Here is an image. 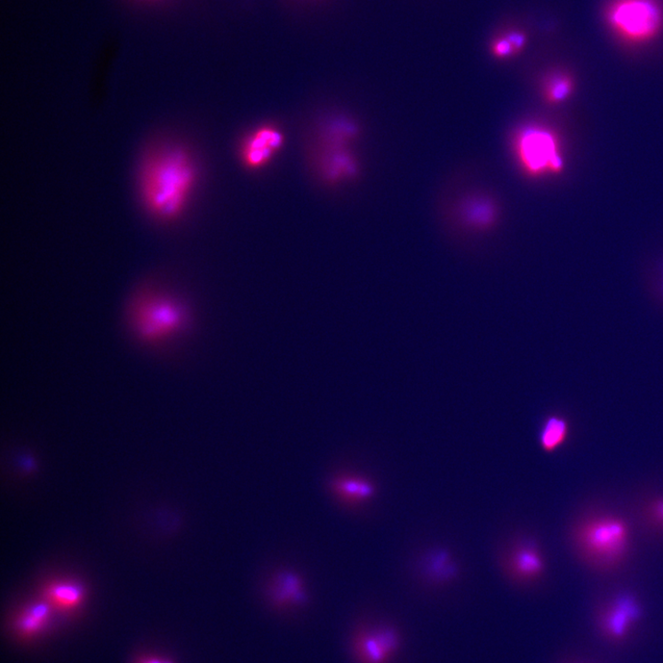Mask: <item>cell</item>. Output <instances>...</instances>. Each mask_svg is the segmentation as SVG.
Masks as SVG:
<instances>
[{"instance_id": "13", "label": "cell", "mask_w": 663, "mask_h": 663, "mask_svg": "<svg viewBox=\"0 0 663 663\" xmlns=\"http://www.w3.org/2000/svg\"><path fill=\"white\" fill-rule=\"evenodd\" d=\"M570 427L568 421L559 416H550L543 423L539 431V443L547 452H553L568 440Z\"/></svg>"}, {"instance_id": "6", "label": "cell", "mask_w": 663, "mask_h": 663, "mask_svg": "<svg viewBox=\"0 0 663 663\" xmlns=\"http://www.w3.org/2000/svg\"><path fill=\"white\" fill-rule=\"evenodd\" d=\"M265 597L268 605L277 611L298 609L309 601L308 585L303 577L289 569L278 570L268 579Z\"/></svg>"}, {"instance_id": "19", "label": "cell", "mask_w": 663, "mask_h": 663, "mask_svg": "<svg viewBox=\"0 0 663 663\" xmlns=\"http://www.w3.org/2000/svg\"><path fill=\"white\" fill-rule=\"evenodd\" d=\"M653 515L657 521L663 524V499H659L653 506Z\"/></svg>"}, {"instance_id": "18", "label": "cell", "mask_w": 663, "mask_h": 663, "mask_svg": "<svg viewBox=\"0 0 663 663\" xmlns=\"http://www.w3.org/2000/svg\"><path fill=\"white\" fill-rule=\"evenodd\" d=\"M491 53L497 59H507L517 55L513 44L505 35L494 39L491 44Z\"/></svg>"}, {"instance_id": "15", "label": "cell", "mask_w": 663, "mask_h": 663, "mask_svg": "<svg viewBox=\"0 0 663 663\" xmlns=\"http://www.w3.org/2000/svg\"><path fill=\"white\" fill-rule=\"evenodd\" d=\"M379 645L391 659L402 647V635L399 630L390 624H380L371 627Z\"/></svg>"}, {"instance_id": "20", "label": "cell", "mask_w": 663, "mask_h": 663, "mask_svg": "<svg viewBox=\"0 0 663 663\" xmlns=\"http://www.w3.org/2000/svg\"><path fill=\"white\" fill-rule=\"evenodd\" d=\"M297 2L305 5H319L328 2V0H297Z\"/></svg>"}, {"instance_id": "8", "label": "cell", "mask_w": 663, "mask_h": 663, "mask_svg": "<svg viewBox=\"0 0 663 663\" xmlns=\"http://www.w3.org/2000/svg\"><path fill=\"white\" fill-rule=\"evenodd\" d=\"M327 490L340 505L355 508L371 500L376 494L375 483L370 478L353 473H339L327 481Z\"/></svg>"}, {"instance_id": "1", "label": "cell", "mask_w": 663, "mask_h": 663, "mask_svg": "<svg viewBox=\"0 0 663 663\" xmlns=\"http://www.w3.org/2000/svg\"><path fill=\"white\" fill-rule=\"evenodd\" d=\"M196 180L189 153L181 147L164 146L148 157L140 173V194L148 212L172 221L185 211Z\"/></svg>"}, {"instance_id": "10", "label": "cell", "mask_w": 663, "mask_h": 663, "mask_svg": "<svg viewBox=\"0 0 663 663\" xmlns=\"http://www.w3.org/2000/svg\"><path fill=\"white\" fill-rule=\"evenodd\" d=\"M284 141L283 133L275 127H261L244 142V162L252 168H260L267 164L283 147Z\"/></svg>"}, {"instance_id": "21", "label": "cell", "mask_w": 663, "mask_h": 663, "mask_svg": "<svg viewBox=\"0 0 663 663\" xmlns=\"http://www.w3.org/2000/svg\"><path fill=\"white\" fill-rule=\"evenodd\" d=\"M144 663H172L171 661H164L157 659H152L145 661Z\"/></svg>"}, {"instance_id": "9", "label": "cell", "mask_w": 663, "mask_h": 663, "mask_svg": "<svg viewBox=\"0 0 663 663\" xmlns=\"http://www.w3.org/2000/svg\"><path fill=\"white\" fill-rule=\"evenodd\" d=\"M546 568L544 557L531 543H520L506 558V570L509 577L517 582L527 583L537 580Z\"/></svg>"}, {"instance_id": "16", "label": "cell", "mask_w": 663, "mask_h": 663, "mask_svg": "<svg viewBox=\"0 0 663 663\" xmlns=\"http://www.w3.org/2000/svg\"><path fill=\"white\" fill-rule=\"evenodd\" d=\"M51 596L60 604L63 606H72L76 603H79L82 591L76 588V586L72 585H59L52 591H51Z\"/></svg>"}, {"instance_id": "14", "label": "cell", "mask_w": 663, "mask_h": 663, "mask_svg": "<svg viewBox=\"0 0 663 663\" xmlns=\"http://www.w3.org/2000/svg\"><path fill=\"white\" fill-rule=\"evenodd\" d=\"M466 221L475 228L486 229L495 221L496 212L486 199H474L467 204L464 212Z\"/></svg>"}, {"instance_id": "4", "label": "cell", "mask_w": 663, "mask_h": 663, "mask_svg": "<svg viewBox=\"0 0 663 663\" xmlns=\"http://www.w3.org/2000/svg\"><path fill=\"white\" fill-rule=\"evenodd\" d=\"M517 161L524 173L533 178L559 174L564 169L558 137L545 126L525 127L515 137Z\"/></svg>"}, {"instance_id": "2", "label": "cell", "mask_w": 663, "mask_h": 663, "mask_svg": "<svg viewBox=\"0 0 663 663\" xmlns=\"http://www.w3.org/2000/svg\"><path fill=\"white\" fill-rule=\"evenodd\" d=\"M603 17L611 36L627 46L648 45L663 33L661 0H610Z\"/></svg>"}, {"instance_id": "5", "label": "cell", "mask_w": 663, "mask_h": 663, "mask_svg": "<svg viewBox=\"0 0 663 663\" xmlns=\"http://www.w3.org/2000/svg\"><path fill=\"white\" fill-rule=\"evenodd\" d=\"M183 311L168 297L143 299L134 312V325L140 337L149 342L161 341L180 329Z\"/></svg>"}, {"instance_id": "12", "label": "cell", "mask_w": 663, "mask_h": 663, "mask_svg": "<svg viewBox=\"0 0 663 663\" xmlns=\"http://www.w3.org/2000/svg\"><path fill=\"white\" fill-rule=\"evenodd\" d=\"M575 90L573 76L567 71L555 70L549 73L543 82V96L549 105L564 103Z\"/></svg>"}, {"instance_id": "7", "label": "cell", "mask_w": 663, "mask_h": 663, "mask_svg": "<svg viewBox=\"0 0 663 663\" xmlns=\"http://www.w3.org/2000/svg\"><path fill=\"white\" fill-rule=\"evenodd\" d=\"M642 615L639 601L633 595L624 594L605 606L599 616L598 624L607 639L619 642L625 639Z\"/></svg>"}, {"instance_id": "3", "label": "cell", "mask_w": 663, "mask_h": 663, "mask_svg": "<svg viewBox=\"0 0 663 663\" xmlns=\"http://www.w3.org/2000/svg\"><path fill=\"white\" fill-rule=\"evenodd\" d=\"M578 548L597 567L609 568L625 556L629 542L627 523L613 516H601L586 522L576 531Z\"/></svg>"}, {"instance_id": "11", "label": "cell", "mask_w": 663, "mask_h": 663, "mask_svg": "<svg viewBox=\"0 0 663 663\" xmlns=\"http://www.w3.org/2000/svg\"><path fill=\"white\" fill-rule=\"evenodd\" d=\"M350 649L356 663H389L391 660L380 648L371 628H356L351 636Z\"/></svg>"}, {"instance_id": "17", "label": "cell", "mask_w": 663, "mask_h": 663, "mask_svg": "<svg viewBox=\"0 0 663 663\" xmlns=\"http://www.w3.org/2000/svg\"><path fill=\"white\" fill-rule=\"evenodd\" d=\"M48 609L44 604L33 607L22 620L21 626L25 630L34 631L43 625L47 618Z\"/></svg>"}]
</instances>
